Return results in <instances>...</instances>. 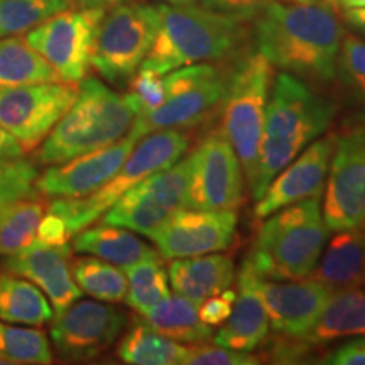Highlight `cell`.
<instances>
[{
  "mask_svg": "<svg viewBox=\"0 0 365 365\" xmlns=\"http://www.w3.org/2000/svg\"><path fill=\"white\" fill-rule=\"evenodd\" d=\"M339 107L345 108L349 125L365 124V41L345 36L336 61Z\"/></svg>",
  "mask_w": 365,
  "mask_h": 365,
  "instance_id": "obj_29",
  "label": "cell"
},
{
  "mask_svg": "<svg viewBox=\"0 0 365 365\" xmlns=\"http://www.w3.org/2000/svg\"><path fill=\"white\" fill-rule=\"evenodd\" d=\"M0 365H7V364H6V362H4V360H2V359H0Z\"/></svg>",
  "mask_w": 365,
  "mask_h": 365,
  "instance_id": "obj_49",
  "label": "cell"
},
{
  "mask_svg": "<svg viewBox=\"0 0 365 365\" xmlns=\"http://www.w3.org/2000/svg\"><path fill=\"white\" fill-rule=\"evenodd\" d=\"M44 81L61 80L24 38H0V90Z\"/></svg>",
  "mask_w": 365,
  "mask_h": 365,
  "instance_id": "obj_30",
  "label": "cell"
},
{
  "mask_svg": "<svg viewBox=\"0 0 365 365\" xmlns=\"http://www.w3.org/2000/svg\"><path fill=\"white\" fill-rule=\"evenodd\" d=\"M340 107L307 81L279 73L266 108L257 173L250 196L259 200L274 178L313 140L327 134Z\"/></svg>",
  "mask_w": 365,
  "mask_h": 365,
  "instance_id": "obj_2",
  "label": "cell"
},
{
  "mask_svg": "<svg viewBox=\"0 0 365 365\" xmlns=\"http://www.w3.org/2000/svg\"><path fill=\"white\" fill-rule=\"evenodd\" d=\"M261 357L252 352L232 350L222 345H208L207 341L186 346L182 365H257Z\"/></svg>",
  "mask_w": 365,
  "mask_h": 365,
  "instance_id": "obj_37",
  "label": "cell"
},
{
  "mask_svg": "<svg viewBox=\"0 0 365 365\" xmlns=\"http://www.w3.org/2000/svg\"><path fill=\"white\" fill-rule=\"evenodd\" d=\"M335 4H339L345 11H354V9H365V0H333Z\"/></svg>",
  "mask_w": 365,
  "mask_h": 365,
  "instance_id": "obj_46",
  "label": "cell"
},
{
  "mask_svg": "<svg viewBox=\"0 0 365 365\" xmlns=\"http://www.w3.org/2000/svg\"><path fill=\"white\" fill-rule=\"evenodd\" d=\"M129 95L139 113L153 110L164 102L163 75L153 70L139 68V71L129 81Z\"/></svg>",
  "mask_w": 365,
  "mask_h": 365,
  "instance_id": "obj_38",
  "label": "cell"
},
{
  "mask_svg": "<svg viewBox=\"0 0 365 365\" xmlns=\"http://www.w3.org/2000/svg\"><path fill=\"white\" fill-rule=\"evenodd\" d=\"M53 307L34 282L4 269L0 271V319L27 327L51 322Z\"/></svg>",
  "mask_w": 365,
  "mask_h": 365,
  "instance_id": "obj_27",
  "label": "cell"
},
{
  "mask_svg": "<svg viewBox=\"0 0 365 365\" xmlns=\"http://www.w3.org/2000/svg\"><path fill=\"white\" fill-rule=\"evenodd\" d=\"M70 257V244L49 245L34 240L21 252L4 257L2 269L34 282L54 307V312L59 313L83 294L73 279Z\"/></svg>",
  "mask_w": 365,
  "mask_h": 365,
  "instance_id": "obj_20",
  "label": "cell"
},
{
  "mask_svg": "<svg viewBox=\"0 0 365 365\" xmlns=\"http://www.w3.org/2000/svg\"><path fill=\"white\" fill-rule=\"evenodd\" d=\"M254 38L274 68L313 85L335 81L345 34L333 0H272L254 17Z\"/></svg>",
  "mask_w": 365,
  "mask_h": 365,
  "instance_id": "obj_1",
  "label": "cell"
},
{
  "mask_svg": "<svg viewBox=\"0 0 365 365\" xmlns=\"http://www.w3.org/2000/svg\"><path fill=\"white\" fill-rule=\"evenodd\" d=\"M323 218L330 232L365 220V124L336 134L325 185Z\"/></svg>",
  "mask_w": 365,
  "mask_h": 365,
  "instance_id": "obj_14",
  "label": "cell"
},
{
  "mask_svg": "<svg viewBox=\"0 0 365 365\" xmlns=\"http://www.w3.org/2000/svg\"><path fill=\"white\" fill-rule=\"evenodd\" d=\"M124 2H130V0H71L73 7L76 9H105V11Z\"/></svg>",
  "mask_w": 365,
  "mask_h": 365,
  "instance_id": "obj_44",
  "label": "cell"
},
{
  "mask_svg": "<svg viewBox=\"0 0 365 365\" xmlns=\"http://www.w3.org/2000/svg\"><path fill=\"white\" fill-rule=\"evenodd\" d=\"M164 2L171 6H188V4H196L198 0H164Z\"/></svg>",
  "mask_w": 365,
  "mask_h": 365,
  "instance_id": "obj_47",
  "label": "cell"
},
{
  "mask_svg": "<svg viewBox=\"0 0 365 365\" xmlns=\"http://www.w3.org/2000/svg\"><path fill=\"white\" fill-rule=\"evenodd\" d=\"M143 318L154 330L178 344H202L215 335V330L200 319L198 304L181 294H168L144 312Z\"/></svg>",
  "mask_w": 365,
  "mask_h": 365,
  "instance_id": "obj_26",
  "label": "cell"
},
{
  "mask_svg": "<svg viewBox=\"0 0 365 365\" xmlns=\"http://www.w3.org/2000/svg\"><path fill=\"white\" fill-rule=\"evenodd\" d=\"M117 355L130 365H180L185 362L186 346L164 336L144 318H139L122 336Z\"/></svg>",
  "mask_w": 365,
  "mask_h": 365,
  "instance_id": "obj_28",
  "label": "cell"
},
{
  "mask_svg": "<svg viewBox=\"0 0 365 365\" xmlns=\"http://www.w3.org/2000/svg\"><path fill=\"white\" fill-rule=\"evenodd\" d=\"M125 327V313L103 301H78L53 317L51 340L66 362H85L107 352Z\"/></svg>",
  "mask_w": 365,
  "mask_h": 365,
  "instance_id": "obj_15",
  "label": "cell"
},
{
  "mask_svg": "<svg viewBox=\"0 0 365 365\" xmlns=\"http://www.w3.org/2000/svg\"><path fill=\"white\" fill-rule=\"evenodd\" d=\"M309 277L331 289L365 286V220L335 232Z\"/></svg>",
  "mask_w": 365,
  "mask_h": 365,
  "instance_id": "obj_23",
  "label": "cell"
},
{
  "mask_svg": "<svg viewBox=\"0 0 365 365\" xmlns=\"http://www.w3.org/2000/svg\"><path fill=\"white\" fill-rule=\"evenodd\" d=\"M335 144L336 134H323L313 140L269 182L261 198L255 200L254 217L264 220L271 213L289 205L309 198H322Z\"/></svg>",
  "mask_w": 365,
  "mask_h": 365,
  "instance_id": "obj_17",
  "label": "cell"
},
{
  "mask_svg": "<svg viewBox=\"0 0 365 365\" xmlns=\"http://www.w3.org/2000/svg\"><path fill=\"white\" fill-rule=\"evenodd\" d=\"M129 93H118L97 78L81 80L78 95L36 154L51 166L122 140L137 117Z\"/></svg>",
  "mask_w": 365,
  "mask_h": 365,
  "instance_id": "obj_4",
  "label": "cell"
},
{
  "mask_svg": "<svg viewBox=\"0 0 365 365\" xmlns=\"http://www.w3.org/2000/svg\"><path fill=\"white\" fill-rule=\"evenodd\" d=\"M158 26V6L130 0L112 7L98 26L91 66L108 83H129L150 51Z\"/></svg>",
  "mask_w": 365,
  "mask_h": 365,
  "instance_id": "obj_9",
  "label": "cell"
},
{
  "mask_svg": "<svg viewBox=\"0 0 365 365\" xmlns=\"http://www.w3.org/2000/svg\"><path fill=\"white\" fill-rule=\"evenodd\" d=\"M188 173L186 156L166 170L144 178L103 213L102 222L150 237L173 213L188 208Z\"/></svg>",
  "mask_w": 365,
  "mask_h": 365,
  "instance_id": "obj_11",
  "label": "cell"
},
{
  "mask_svg": "<svg viewBox=\"0 0 365 365\" xmlns=\"http://www.w3.org/2000/svg\"><path fill=\"white\" fill-rule=\"evenodd\" d=\"M237 235L235 212L181 208L149 237L164 259L193 257L232 247Z\"/></svg>",
  "mask_w": 365,
  "mask_h": 365,
  "instance_id": "obj_16",
  "label": "cell"
},
{
  "mask_svg": "<svg viewBox=\"0 0 365 365\" xmlns=\"http://www.w3.org/2000/svg\"><path fill=\"white\" fill-rule=\"evenodd\" d=\"M105 12V9H66L29 31L24 39L56 71L59 80L80 83L88 75Z\"/></svg>",
  "mask_w": 365,
  "mask_h": 365,
  "instance_id": "obj_10",
  "label": "cell"
},
{
  "mask_svg": "<svg viewBox=\"0 0 365 365\" xmlns=\"http://www.w3.org/2000/svg\"><path fill=\"white\" fill-rule=\"evenodd\" d=\"M71 232L68 230L65 220L56 213L46 212L38 227V234L34 240L43 242L49 245H68L71 240Z\"/></svg>",
  "mask_w": 365,
  "mask_h": 365,
  "instance_id": "obj_41",
  "label": "cell"
},
{
  "mask_svg": "<svg viewBox=\"0 0 365 365\" xmlns=\"http://www.w3.org/2000/svg\"><path fill=\"white\" fill-rule=\"evenodd\" d=\"M158 14L156 38L140 68L159 75L196 63L223 61L247 39L244 19L196 4H161Z\"/></svg>",
  "mask_w": 365,
  "mask_h": 365,
  "instance_id": "obj_3",
  "label": "cell"
},
{
  "mask_svg": "<svg viewBox=\"0 0 365 365\" xmlns=\"http://www.w3.org/2000/svg\"><path fill=\"white\" fill-rule=\"evenodd\" d=\"M331 291V287L313 277L296 281L261 277V294L269 327L279 335L304 339L322 314Z\"/></svg>",
  "mask_w": 365,
  "mask_h": 365,
  "instance_id": "obj_19",
  "label": "cell"
},
{
  "mask_svg": "<svg viewBox=\"0 0 365 365\" xmlns=\"http://www.w3.org/2000/svg\"><path fill=\"white\" fill-rule=\"evenodd\" d=\"M164 102L135 117L129 135L135 140L158 130H185L207 120L220 107L230 75L210 63L182 66L163 75Z\"/></svg>",
  "mask_w": 365,
  "mask_h": 365,
  "instance_id": "obj_8",
  "label": "cell"
},
{
  "mask_svg": "<svg viewBox=\"0 0 365 365\" xmlns=\"http://www.w3.org/2000/svg\"><path fill=\"white\" fill-rule=\"evenodd\" d=\"M38 176V166L33 161L0 159V208L16 200L34 198Z\"/></svg>",
  "mask_w": 365,
  "mask_h": 365,
  "instance_id": "obj_36",
  "label": "cell"
},
{
  "mask_svg": "<svg viewBox=\"0 0 365 365\" xmlns=\"http://www.w3.org/2000/svg\"><path fill=\"white\" fill-rule=\"evenodd\" d=\"M71 274L80 289L91 298L103 303H120L125 299V272L110 262L86 254L73 261Z\"/></svg>",
  "mask_w": 365,
  "mask_h": 365,
  "instance_id": "obj_32",
  "label": "cell"
},
{
  "mask_svg": "<svg viewBox=\"0 0 365 365\" xmlns=\"http://www.w3.org/2000/svg\"><path fill=\"white\" fill-rule=\"evenodd\" d=\"M249 259L264 279L312 276L330 237L318 198L289 205L264 218Z\"/></svg>",
  "mask_w": 365,
  "mask_h": 365,
  "instance_id": "obj_5",
  "label": "cell"
},
{
  "mask_svg": "<svg viewBox=\"0 0 365 365\" xmlns=\"http://www.w3.org/2000/svg\"><path fill=\"white\" fill-rule=\"evenodd\" d=\"M24 153L26 150L19 140L0 125V159H21Z\"/></svg>",
  "mask_w": 365,
  "mask_h": 365,
  "instance_id": "obj_43",
  "label": "cell"
},
{
  "mask_svg": "<svg viewBox=\"0 0 365 365\" xmlns=\"http://www.w3.org/2000/svg\"><path fill=\"white\" fill-rule=\"evenodd\" d=\"M186 207L237 212L245 202V176L234 148L213 132L188 156Z\"/></svg>",
  "mask_w": 365,
  "mask_h": 365,
  "instance_id": "obj_12",
  "label": "cell"
},
{
  "mask_svg": "<svg viewBox=\"0 0 365 365\" xmlns=\"http://www.w3.org/2000/svg\"><path fill=\"white\" fill-rule=\"evenodd\" d=\"M71 7V0H0V38L27 34Z\"/></svg>",
  "mask_w": 365,
  "mask_h": 365,
  "instance_id": "obj_35",
  "label": "cell"
},
{
  "mask_svg": "<svg viewBox=\"0 0 365 365\" xmlns=\"http://www.w3.org/2000/svg\"><path fill=\"white\" fill-rule=\"evenodd\" d=\"M234 308L230 317L213 335V344L242 352H254L269 335V318L261 294V276L249 255L237 276Z\"/></svg>",
  "mask_w": 365,
  "mask_h": 365,
  "instance_id": "obj_21",
  "label": "cell"
},
{
  "mask_svg": "<svg viewBox=\"0 0 365 365\" xmlns=\"http://www.w3.org/2000/svg\"><path fill=\"white\" fill-rule=\"evenodd\" d=\"M323 364L330 365H365V335L345 341L327 355Z\"/></svg>",
  "mask_w": 365,
  "mask_h": 365,
  "instance_id": "obj_42",
  "label": "cell"
},
{
  "mask_svg": "<svg viewBox=\"0 0 365 365\" xmlns=\"http://www.w3.org/2000/svg\"><path fill=\"white\" fill-rule=\"evenodd\" d=\"M0 359L16 365H48L54 357L48 336L38 328L0 319Z\"/></svg>",
  "mask_w": 365,
  "mask_h": 365,
  "instance_id": "obj_34",
  "label": "cell"
},
{
  "mask_svg": "<svg viewBox=\"0 0 365 365\" xmlns=\"http://www.w3.org/2000/svg\"><path fill=\"white\" fill-rule=\"evenodd\" d=\"M359 335H365V286H346L331 291L304 340L313 345H330Z\"/></svg>",
  "mask_w": 365,
  "mask_h": 365,
  "instance_id": "obj_24",
  "label": "cell"
},
{
  "mask_svg": "<svg viewBox=\"0 0 365 365\" xmlns=\"http://www.w3.org/2000/svg\"><path fill=\"white\" fill-rule=\"evenodd\" d=\"M168 279L176 294L200 307L210 296L220 294L234 284V259L217 252L171 259Z\"/></svg>",
  "mask_w": 365,
  "mask_h": 365,
  "instance_id": "obj_22",
  "label": "cell"
},
{
  "mask_svg": "<svg viewBox=\"0 0 365 365\" xmlns=\"http://www.w3.org/2000/svg\"><path fill=\"white\" fill-rule=\"evenodd\" d=\"M191 139L182 130H158L139 139L129 158L107 185L81 198H54L48 212L65 220L71 235L95 223L132 186L154 173L166 170L188 153Z\"/></svg>",
  "mask_w": 365,
  "mask_h": 365,
  "instance_id": "obj_6",
  "label": "cell"
},
{
  "mask_svg": "<svg viewBox=\"0 0 365 365\" xmlns=\"http://www.w3.org/2000/svg\"><path fill=\"white\" fill-rule=\"evenodd\" d=\"M274 83V66L261 53L245 56L230 73L222 102L220 134L235 150L249 191L257 173L266 108Z\"/></svg>",
  "mask_w": 365,
  "mask_h": 365,
  "instance_id": "obj_7",
  "label": "cell"
},
{
  "mask_svg": "<svg viewBox=\"0 0 365 365\" xmlns=\"http://www.w3.org/2000/svg\"><path fill=\"white\" fill-rule=\"evenodd\" d=\"M284 2H314V0H284Z\"/></svg>",
  "mask_w": 365,
  "mask_h": 365,
  "instance_id": "obj_48",
  "label": "cell"
},
{
  "mask_svg": "<svg viewBox=\"0 0 365 365\" xmlns=\"http://www.w3.org/2000/svg\"><path fill=\"white\" fill-rule=\"evenodd\" d=\"M137 143L139 140L127 134L107 148L51 164L38 176L36 190L46 198H81L95 193L117 175Z\"/></svg>",
  "mask_w": 365,
  "mask_h": 365,
  "instance_id": "obj_18",
  "label": "cell"
},
{
  "mask_svg": "<svg viewBox=\"0 0 365 365\" xmlns=\"http://www.w3.org/2000/svg\"><path fill=\"white\" fill-rule=\"evenodd\" d=\"M48 212L41 200L22 198L0 208V257L14 255L31 245Z\"/></svg>",
  "mask_w": 365,
  "mask_h": 365,
  "instance_id": "obj_31",
  "label": "cell"
},
{
  "mask_svg": "<svg viewBox=\"0 0 365 365\" xmlns=\"http://www.w3.org/2000/svg\"><path fill=\"white\" fill-rule=\"evenodd\" d=\"M271 2L272 0H202V6L215 12L250 21Z\"/></svg>",
  "mask_w": 365,
  "mask_h": 365,
  "instance_id": "obj_40",
  "label": "cell"
},
{
  "mask_svg": "<svg viewBox=\"0 0 365 365\" xmlns=\"http://www.w3.org/2000/svg\"><path fill=\"white\" fill-rule=\"evenodd\" d=\"M78 95V83L44 81L0 90V125L24 150L43 143Z\"/></svg>",
  "mask_w": 365,
  "mask_h": 365,
  "instance_id": "obj_13",
  "label": "cell"
},
{
  "mask_svg": "<svg viewBox=\"0 0 365 365\" xmlns=\"http://www.w3.org/2000/svg\"><path fill=\"white\" fill-rule=\"evenodd\" d=\"M235 294V291H232L228 287V289H225L220 294L210 296V298L205 299L198 307L200 319L212 328L222 327L228 319V317H230L232 308H234Z\"/></svg>",
  "mask_w": 365,
  "mask_h": 365,
  "instance_id": "obj_39",
  "label": "cell"
},
{
  "mask_svg": "<svg viewBox=\"0 0 365 365\" xmlns=\"http://www.w3.org/2000/svg\"><path fill=\"white\" fill-rule=\"evenodd\" d=\"M73 237H75L73 250L95 255L120 269L158 254V250L139 239L135 232L127 230L124 227L110 225V223L102 222L100 225L86 227Z\"/></svg>",
  "mask_w": 365,
  "mask_h": 365,
  "instance_id": "obj_25",
  "label": "cell"
},
{
  "mask_svg": "<svg viewBox=\"0 0 365 365\" xmlns=\"http://www.w3.org/2000/svg\"><path fill=\"white\" fill-rule=\"evenodd\" d=\"M164 261L166 259L158 252L124 269L127 276L125 301L137 313L143 314L171 294Z\"/></svg>",
  "mask_w": 365,
  "mask_h": 365,
  "instance_id": "obj_33",
  "label": "cell"
},
{
  "mask_svg": "<svg viewBox=\"0 0 365 365\" xmlns=\"http://www.w3.org/2000/svg\"><path fill=\"white\" fill-rule=\"evenodd\" d=\"M345 19L354 27L365 33V9H354V11H345Z\"/></svg>",
  "mask_w": 365,
  "mask_h": 365,
  "instance_id": "obj_45",
  "label": "cell"
}]
</instances>
